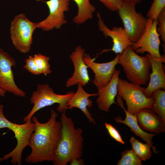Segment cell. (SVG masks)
Masks as SVG:
<instances>
[{"mask_svg":"<svg viewBox=\"0 0 165 165\" xmlns=\"http://www.w3.org/2000/svg\"><path fill=\"white\" fill-rule=\"evenodd\" d=\"M37 28V23L30 20L24 13L15 16L11 22L10 28V38L15 48L22 53L29 52L33 34Z\"/></svg>","mask_w":165,"mask_h":165,"instance_id":"7","label":"cell"},{"mask_svg":"<svg viewBox=\"0 0 165 165\" xmlns=\"http://www.w3.org/2000/svg\"><path fill=\"white\" fill-rule=\"evenodd\" d=\"M74 94L73 91H69L65 94H57L48 84H38L30 99L33 106L29 113L23 118V122L31 119L32 116L40 109L54 104H58L57 110L59 113L66 111L67 102Z\"/></svg>","mask_w":165,"mask_h":165,"instance_id":"5","label":"cell"},{"mask_svg":"<svg viewBox=\"0 0 165 165\" xmlns=\"http://www.w3.org/2000/svg\"><path fill=\"white\" fill-rule=\"evenodd\" d=\"M119 54H117L111 61L105 63H98L94 61L89 54H85L83 57L85 63L94 74L93 83L97 89L105 86L111 80L116 70V67L118 64Z\"/></svg>","mask_w":165,"mask_h":165,"instance_id":"12","label":"cell"},{"mask_svg":"<svg viewBox=\"0 0 165 165\" xmlns=\"http://www.w3.org/2000/svg\"><path fill=\"white\" fill-rule=\"evenodd\" d=\"M105 128L112 138L122 144L125 143L119 132L115 128L110 124L107 123H105Z\"/></svg>","mask_w":165,"mask_h":165,"instance_id":"28","label":"cell"},{"mask_svg":"<svg viewBox=\"0 0 165 165\" xmlns=\"http://www.w3.org/2000/svg\"><path fill=\"white\" fill-rule=\"evenodd\" d=\"M71 0H49L46 2L49 11L44 20L37 23V28L45 31L59 29L67 23L64 13L68 11Z\"/></svg>","mask_w":165,"mask_h":165,"instance_id":"10","label":"cell"},{"mask_svg":"<svg viewBox=\"0 0 165 165\" xmlns=\"http://www.w3.org/2000/svg\"><path fill=\"white\" fill-rule=\"evenodd\" d=\"M165 8V0H153L147 17L152 20L157 19L160 13Z\"/></svg>","mask_w":165,"mask_h":165,"instance_id":"25","label":"cell"},{"mask_svg":"<svg viewBox=\"0 0 165 165\" xmlns=\"http://www.w3.org/2000/svg\"><path fill=\"white\" fill-rule=\"evenodd\" d=\"M3 108V105H0V129L7 128L13 131L17 144L11 152L0 158V162L10 158L11 162L13 165H21L22 152L25 147L29 145L35 124L31 119L21 124L12 123L5 116Z\"/></svg>","mask_w":165,"mask_h":165,"instance_id":"3","label":"cell"},{"mask_svg":"<svg viewBox=\"0 0 165 165\" xmlns=\"http://www.w3.org/2000/svg\"><path fill=\"white\" fill-rule=\"evenodd\" d=\"M78 8L77 15L73 19V21L77 24L84 23L89 19L93 18L95 7L90 2V0H73Z\"/></svg>","mask_w":165,"mask_h":165,"instance_id":"20","label":"cell"},{"mask_svg":"<svg viewBox=\"0 0 165 165\" xmlns=\"http://www.w3.org/2000/svg\"><path fill=\"white\" fill-rule=\"evenodd\" d=\"M108 9L112 11H118L123 2L120 0H99Z\"/></svg>","mask_w":165,"mask_h":165,"instance_id":"29","label":"cell"},{"mask_svg":"<svg viewBox=\"0 0 165 165\" xmlns=\"http://www.w3.org/2000/svg\"><path fill=\"white\" fill-rule=\"evenodd\" d=\"M142 160L132 149H126L122 154L121 157L117 165H142Z\"/></svg>","mask_w":165,"mask_h":165,"instance_id":"23","label":"cell"},{"mask_svg":"<svg viewBox=\"0 0 165 165\" xmlns=\"http://www.w3.org/2000/svg\"><path fill=\"white\" fill-rule=\"evenodd\" d=\"M120 71L116 70L111 80L104 87L97 89L96 102L98 108L106 112L109 111L113 104H116L115 98L118 94V85Z\"/></svg>","mask_w":165,"mask_h":165,"instance_id":"17","label":"cell"},{"mask_svg":"<svg viewBox=\"0 0 165 165\" xmlns=\"http://www.w3.org/2000/svg\"><path fill=\"white\" fill-rule=\"evenodd\" d=\"M57 112L51 109L49 120L40 123L34 115L31 118L35 124L29 146L30 154L25 158L28 163H36L44 161L53 162L57 143L61 136V123L57 120Z\"/></svg>","mask_w":165,"mask_h":165,"instance_id":"1","label":"cell"},{"mask_svg":"<svg viewBox=\"0 0 165 165\" xmlns=\"http://www.w3.org/2000/svg\"><path fill=\"white\" fill-rule=\"evenodd\" d=\"M130 141L132 150L142 161L149 160L152 156L151 147L148 144L140 142L134 137L130 138Z\"/></svg>","mask_w":165,"mask_h":165,"instance_id":"21","label":"cell"},{"mask_svg":"<svg viewBox=\"0 0 165 165\" xmlns=\"http://www.w3.org/2000/svg\"><path fill=\"white\" fill-rule=\"evenodd\" d=\"M145 89L139 84L119 78L118 94L125 101L127 111L130 113L134 114L145 108L151 109L154 99L152 96L147 97L145 95Z\"/></svg>","mask_w":165,"mask_h":165,"instance_id":"6","label":"cell"},{"mask_svg":"<svg viewBox=\"0 0 165 165\" xmlns=\"http://www.w3.org/2000/svg\"><path fill=\"white\" fill-rule=\"evenodd\" d=\"M6 92L0 88V96L2 97H4Z\"/></svg>","mask_w":165,"mask_h":165,"instance_id":"32","label":"cell"},{"mask_svg":"<svg viewBox=\"0 0 165 165\" xmlns=\"http://www.w3.org/2000/svg\"><path fill=\"white\" fill-rule=\"evenodd\" d=\"M98 25L99 30L105 37H110L112 39L113 45L111 49L105 50L103 52L112 51L117 54H121L128 47L131 46L133 43L124 28L121 27H114L109 29L105 24L100 13L98 12Z\"/></svg>","mask_w":165,"mask_h":165,"instance_id":"13","label":"cell"},{"mask_svg":"<svg viewBox=\"0 0 165 165\" xmlns=\"http://www.w3.org/2000/svg\"><path fill=\"white\" fill-rule=\"evenodd\" d=\"M159 27L157 31L163 42H165V8L160 13L157 18Z\"/></svg>","mask_w":165,"mask_h":165,"instance_id":"27","label":"cell"},{"mask_svg":"<svg viewBox=\"0 0 165 165\" xmlns=\"http://www.w3.org/2000/svg\"><path fill=\"white\" fill-rule=\"evenodd\" d=\"M69 163L71 165H84L83 160L81 159V158L74 159L72 161Z\"/></svg>","mask_w":165,"mask_h":165,"instance_id":"30","label":"cell"},{"mask_svg":"<svg viewBox=\"0 0 165 165\" xmlns=\"http://www.w3.org/2000/svg\"><path fill=\"white\" fill-rule=\"evenodd\" d=\"M135 114L138 124L143 130L156 134L165 132V122L151 109L143 108Z\"/></svg>","mask_w":165,"mask_h":165,"instance_id":"18","label":"cell"},{"mask_svg":"<svg viewBox=\"0 0 165 165\" xmlns=\"http://www.w3.org/2000/svg\"><path fill=\"white\" fill-rule=\"evenodd\" d=\"M24 68L34 75H38L41 74L35 62L33 57L32 56H29L25 60Z\"/></svg>","mask_w":165,"mask_h":165,"instance_id":"26","label":"cell"},{"mask_svg":"<svg viewBox=\"0 0 165 165\" xmlns=\"http://www.w3.org/2000/svg\"><path fill=\"white\" fill-rule=\"evenodd\" d=\"M158 24L157 19L147 18L143 33L138 40L133 43L131 46L136 53L143 54L145 52H147L154 57L160 58L162 57L160 51V35L157 29Z\"/></svg>","mask_w":165,"mask_h":165,"instance_id":"9","label":"cell"},{"mask_svg":"<svg viewBox=\"0 0 165 165\" xmlns=\"http://www.w3.org/2000/svg\"><path fill=\"white\" fill-rule=\"evenodd\" d=\"M151 64L152 72L149 74V82L145 88L144 94L147 97L152 96L153 92L158 89L165 90V74L163 63H165V56L160 58L147 54Z\"/></svg>","mask_w":165,"mask_h":165,"instance_id":"15","label":"cell"},{"mask_svg":"<svg viewBox=\"0 0 165 165\" xmlns=\"http://www.w3.org/2000/svg\"><path fill=\"white\" fill-rule=\"evenodd\" d=\"M118 64L123 67L129 82L141 86L149 80L151 64L148 56H139L131 46L119 54Z\"/></svg>","mask_w":165,"mask_h":165,"instance_id":"4","label":"cell"},{"mask_svg":"<svg viewBox=\"0 0 165 165\" xmlns=\"http://www.w3.org/2000/svg\"><path fill=\"white\" fill-rule=\"evenodd\" d=\"M154 102L151 109L165 122V91L158 89L152 94Z\"/></svg>","mask_w":165,"mask_h":165,"instance_id":"22","label":"cell"},{"mask_svg":"<svg viewBox=\"0 0 165 165\" xmlns=\"http://www.w3.org/2000/svg\"><path fill=\"white\" fill-rule=\"evenodd\" d=\"M118 12L130 40L136 42L145 29L147 18L137 12L135 6L124 3Z\"/></svg>","mask_w":165,"mask_h":165,"instance_id":"8","label":"cell"},{"mask_svg":"<svg viewBox=\"0 0 165 165\" xmlns=\"http://www.w3.org/2000/svg\"><path fill=\"white\" fill-rule=\"evenodd\" d=\"M116 101L118 105L123 109L125 113L126 117L124 119L122 120L120 117H117L114 119L115 121L118 123L124 124L129 127L130 130L136 135L140 138L149 145L153 152L157 154L159 152L156 150V147L153 145L152 141L153 137L156 134L146 132L140 127L135 114H131L127 111L124 106L121 98L118 94L116 97Z\"/></svg>","mask_w":165,"mask_h":165,"instance_id":"16","label":"cell"},{"mask_svg":"<svg viewBox=\"0 0 165 165\" xmlns=\"http://www.w3.org/2000/svg\"><path fill=\"white\" fill-rule=\"evenodd\" d=\"M123 3L136 6L142 0H120Z\"/></svg>","mask_w":165,"mask_h":165,"instance_id":"31","label":"cell"},{"mask_svg":"<svg viewBox=\"0 0 165 165\" xmlns=\"http://www.w3.org/2000/svg\"><path fill=\"white\" fill-rule=\"evenodd\" d=\"M66 110L61 113V136L57 142L53 162L54 165H66L73 160L81 158L83 155L82 129L76 128L72 119L68 117Z\"/></svg>","mask_w":165,"mask_h":165,"instance_id":"2","label":"cell"},{"mask_svg":"<svg viewBox=\"0 0 165 165\" xmlns=\"http://www.w3.org/2000/svg\"><path fill=\"white\" fill-rule=\"evenodd\" d=\"M77 91L70 98L67 103V109L72 110L74 108H79L82 112L89 121L95 124L94 119L88 110L92 106L93 101L89 98L92 96H98L97 93L89 94L86 92L82 86L78 85Z\"/></svg>","mask_w":165,"mask_h":165,"instance_id":"19","label":"cell"},{"mask_svg":"<svg viewBox=\"0 0 165 165\" xmlns=\"http://www.w3.org/2000/svg\"><path fill=\"white\" fill-rule=\"evenodd\" d=\"M85 50L81 46H77L70 55L74 67L72 76L66 82L65 86L69 87L75 85L85 86L90 80L87 70L88 66L84 61Z\"/></svg>","mask_w":165,"mask_h":165,"instance_id":"14","label":"cell"},{"mask_svg":"<svg viewBox=\"0 0 165 165\" xmlns=\"http://www.w3.org/2000/svg\"><path fill=\"white\" fill-rule=\"evenodd\" d=\"M16 66L14 59L0 47V88L18 97H25V92L17 86L14 81L12 68Z\"/></svg>","mask_w":165,"mask_h":165,"instance_id":"11","label":"cell"},{"mask_svg":"<svg viewBox=\"0 0 165 165\" xmlns=\"http://www.w3.org/2000/svg\"><path fill=\"white\" fill-rule=\"evenodd\" d=\"M35 62L41 74L46 76L51 73L49 64V58L41 53L35 54L33 56Z\"/></svg>","mask_w":165,"mask_h":165,"instance_id":"24","label":"cell"}]
</instances>
